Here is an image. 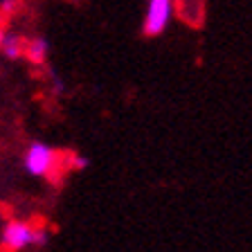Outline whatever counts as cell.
<instances>
[{
	"mask_svg": "<svg viewBox=\"0 0 252 252\" xmlns=\"http://www.w3.org/2000/svg\"><path fill=\"white\" fill-rule=\"evenodd\" d=\"M23 167L30 176H36V178L50 176L57 167V151L45 142H32L23 156Z\"/></svg>",
	"mask_w": 252,
	"mask_h": 252,
	"instance_id": "obj_1",
	"label": "cell"
},
{
	"mask_svg": "<svg viewBox=\"0 0 252 252\" xmlns=\"http://www.w3.org/2000/svg\"><path fill=\"white\" fill-rule=\"evenodd\" d=\"M171 14H173V0H149L147 14H144V25H142L144 36L149 38L160 36L169 27Z\"/></svg>",
	"mask_w": 252,
	"mask_h": 252,
	"instance_id": "obj_2",
	"label": "cell"
},
{
	"mask_svg": "<svg viewBox=\"0 0 252 252\" xmlns=\"http://www.w3.org/2000/svg\"><path fill=\"white\" fill-rule=\"evenodd\" d=\"M32 234H34V225L25 220H9L2 230V246L9 252L25 250L32 246Z\"/></svg>",
	"mask_w": 252,
	"mask_h": 252,
	"instance_id": "obj_3",
	"label": "cell"
},
{
	"mask_svg": "<svg viewBox=\"0 0 252 252\" xmlns=\"http://www.w3.org/2000/svg\"><path fill=\"white\" fill-rule=\"evenodd\" d=\"M0 50L7 59H18L25 52V38L14 34V32H5L2 38H0Z\"/></svg>",
	"mask_w": 252,
	"mask_h": 252,
	"instance_id": "obj_4",
	"label": "cell"
},
{
	"mask_svg": "<svg viewBox=\"0 0 252 252\" xmlns=\"http://www.w3.org/2000/svg\"><path fill=\"white\" fill-rule=\"evenodd\" d=\"M23 54H25L32 63L41 65V63H45L47 54H50V43H47L43 36H36V38H32V41H25V52Z\"/></svg>",
	"mask_w": 252,
	"mask_h": 252,
	"instance_id": "obj_5",
	"label": "cell"
},
{
	"mask_svg": "<svg viewBox=\"0 0 252 252\" xmlns=\"http://www.w3.org/2000/svg\"><path fill=\"white\" fill-rule=\"evenodd\" d=\"M47 243H50V230H47V227H34L32 246L34 248H45Z\"/></svg>",
	"mask_w": 252,
	"mask_h": 252,
	"instance_id": "obj_6",
	"label": "cell"
},
{
	"mask_svg": "<svg viewBox=\"0 0 252 252\" xmlns=\"http://www.w3.org/2000/svg\"><path fill=\"white\" fill-rule=\"evenodd\" d=\"M70 164H72L74 169H79V171H84V169L88 167V158L86 156H72L70 158Z\"/></svg>",
	"mask_w": 252,
	"mask_h": 252,
	"instance_id": "obj_7",
	"label": "cell"
},
{
	"mask_svg": "<svg viewBox=\"0 0 252 252\" xmlns=\"http://www.w3.org/2000/svg\"><path fill=\"white\" fill-rule=\"evenodd\" d=\"M2 34H5V30H2V25H0V38H2Z\"/></svg>",
	"mask_w": 252,
	"mask_h": 252,
	"instance_id": "obj_8",
	"label": "cell"
}]
</instances>
